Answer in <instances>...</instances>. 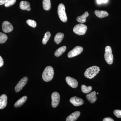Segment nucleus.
<instances>
[{
  "label": "nucleus",
  "mask_w": 121,
  "mask_h": 121,
  "mask_svg": "<svg viewBox=\"0 0 121 121\" xmlns=\"http://www.w3.org/2000/svg\"><path fill=\"white\" fill-rule=\"evenodd\" d=\"M54 75V70L53 68L50 66L47 67L42 74V78L44 81L49 82L52 80Z\"/></svg>",
  "instance_id": "nucleus-1"
},
{
  "label": "nucleus",
  "mask_w": 121,
  "mask_h": 121,
  "mask_svg": "<svg viewBox=\"0 0 121 121\" xmlns=\"http://www.w3.org/2000/svg\"><path fill=\"white\" fill-rule=\"evenodd\" d=\"M100 70V68L98 66L91 67L86 70L84 72V76L88 78H93L99 73Z\"/></svg>",
  "instance_id": "nucleus-2"
},
{
  "label": "nucleus",
  "mask_w": 121,
  "mask_h": 121,
  "mask_svg": "<svg viewBox=\"0 0 121 121\" xmlns=\"http://www.w3.org/2000/svg\"><path fill=\"white\" fill-rule=\"evenodd\" d=\"M104 58L106 62L108 64L111 65L113 61V56L112 53V49L110 47L107 46L105 48V53Z\"/></svg>",
  "instance_id": "nucleus-3"
},
{
  "label": "nucleus",
  "mask_w": 121,
  "mask_h": 121,
  "mask_svg": "<svg viewBox=\"0 0 121 121\" xmlns=\"http://www.w3.org/2000/svg\"><path fill=\"white\" fill-rule=\"evenodd\" d=\"M87 27L86 25L82 24L76 25L73 29L74 32L76 35H84L86 32Z\"/></svg>",
  "instance_id": "nucleus-4"
},
{
  "label": "nucleus",
  "mask_w": 121,
  "mask_h": 121,
  "mask_svg": "<svg viewBox=\"0 0 121 121\" xmlns=\"http://www.w3.org/2000/svg\"><path fill=\"white\" fill-rule=\"evenodd\" d=\"M58 13L59 17L61 21L63 22H66L67 21V16L65 12V7L63 4H60L59 5Z\"/></svg>",
  "instance_id": "nucleus-5"
},
{
  "label": "nucleus",
  "mask_w": 121,
  "mask_h": 121,
  "mask_svg": "<svg viewBox=\"0 0 121 121\" xmlns=\"http://www.w3.org/2000/svg\"><path fill=\"white\" fill-rule=\"evenodd\" d=\"M83 51V48L80 46H76L68 54V58H71L77 56L81 54Z\"/></svg>",
  "instance_id": "nucleus-6"
},
{
  "label": "nucleus",
  "mask_w": 121,
  "mask_h": 121,
  "mask_svg": "<svg viewBox=\"0 0 121 121\" xmlns=\"http://www.w3.org/2000/svg\"><path fill=\"white\" fill-rule=\"evenodd\" d=\"M52 105L53 108H56L58 106L60 100V95L58 92H54L52 95Z\"/></svg>",
  "instance_id": "nucleus-7"
},
{
  "label": "nucleus",
  "mask_w": 121,
  "mask_h": 121,
  "mask_svg": "<svg viewBox=\"0 0 121 121\" xmlns=\"http://www.w3.org/2000/svg\"><path fill=\"white\" fill-rule=\"evenodd\" d=\"M28 78L25 77L23 78L20 80L19 82L15 87V91L16 92L18 93L23 89L24 86H25L28 81Z\"/></svg>",
  "instance_id": "nucleus-8"
},
{
  "label": "nucleus",
  "mask_w": 121,
  "mask_h": 121,
  "mask_svg": "<svg viewBox=\"0 0 121 121\" xmlns=\"http://www.w3.org/2000/svg\"><path fill=\"white\" fill-rule=\"evenodd\" d=\"M2 29L5 33L11 32L13 30V27L10 22L5 21L2 25Z\"/></svg>",
  "instance_id": "nucleus-9"
},
{
  "label": "nucleus",
  "mask_w": 121,
  "mask_h": 121,
  "mask_svg": "<svg viewBox=\"0 0 121 121\" xmlns=\"http://www.w3.org/2000/svg\"><path fill=\"white\" fill-rule=\"evenodd\" d=\"M71 103L75 106H78L83 105L84 103V101L82 99L74 97L71 98L70 99Z\"/></svg>",
  "instance_id": "nucleus-10"
},
{
  "label": "nucleus",
  "mask_w": 121,
  "mask_h": 121,
  "mask_svg": "<svg viewBox=\"0 0 121 121\" xmlns=\"http://www.w3.org/2000/svg\"><path fill=\"white\" fill-rule=\"evenodd\" d=\"M66 80L67 84L72 88H75L78 86V82L75 79L67 76L66 78Z\"/></svg>",
  "instance_id": "nucleus-11"
},
{
  "label": "nucleus",
  "mask_w": 121,
  "mask_h": 121,
  "mask_svg": "<svg viewBox=\"0 0 121 121\" xmlns=\"http://www.w3.org/2000/svg\"><path fill=\"white\" fill-rule=\"evenodd\" d=\"M7 99V97L5 95H2L0 96V109H2L6 107Z\"/></svg>",
  "instance_id": "nucleus-12"
},
{
  "label": "nucleus",
  "mask_w": 121,
  "mask_h": 121,
  "mask_svg": "<svg viewBox=\"0 0 121 121\" xmlns=\"http://www.w3.org/2000/svg\"><path fill=\"white\" fill-rule=\"evenodd\" d=\"M80 112L79 111H76L72 113L67 117L66 119V121H76L80 116Z\"/></svg>",
  "instance_id": "nucleus-13"
},
{
  "label": "nucleus",
  "mask_w": 121,
  "mask_h": 121,
  "mask_svg": "<svg viewBox=\"0 0 121 121\" xmlns=\"http://www.w3.org/2000/svg\"><path fill=\"white\" fill-rule=\"evenodd\" d=\"M86 98L87 100L91 103H94L97 99L96 96V92L95 91H93L91 93L87 95Z\"/></svg>",
  "instance_id": "nucleus-14"
},
{
  "label": "nucleus",
  "mask_w": 121,
  "mask_h": 121,
  "mask_svg": "<svg viewBox=\"0 0 121 121\" xmlns=\"http://www.w3.org/2000/svg\"><path fill=\"white\" fill-rule=\"evenodd\" d=\"M20 8L22 10H27L28 11H30L31 9L30 3L27 1H22L20 2Z\"/></svg>",
  "instance_id": "nucleus-15"
},
{
  "label": "nucleus",
  "mask_w": 121,
  "mask_h": 121,
  "mask_svg": "<svg viewBox=\"0 0 121 121\" xmlns=\"http://www.w3.org/2000/svg\"><path fill=\"white\" fill-rule=\"evenodd\" d=\"M64 37V34L63 33H58L54 37V41L57 44H59L62 41Z\"/></svg>",
  "instance_id": "nucleus-16"
},
{
  "label": "nucleus",
  "mask_w": 121,
  "mask_h": 121,
  "mask_svg": "<svg viewBox=\"0 0 121 121\" xmlns=\"http://www.w3.org/2000/svg\"><path fill=\"white\" fill-rule=\"evenodd\" d=\"M89 16L88 12H86L82 16H78L76 20L79 23H84L86 22V18Z\"/></svg>",
  "instance_id": "nucleus-17"
},
{
  "label": "nucleus",
  "mask_w": 121,
  "mask_h": 121,
  "mask_svg": "<svg viewBox=\"0 0 121 121\" xmlns=\"http://www.w3.org/2000/svg\"><path fill=\"white\" fill-rule=\"evenodd\" d=\"M27 99V96H23L16 102L14 105V106L16 108L21 106L26 102Z\"/></svg>",
  "instance_id": "nucleus-18"
},
{
  "label": "nucleus",
  "mask_w": 121,
  "mask_h": 121,
  "mask_svg": "<svg viewBox=\"0 0 121 121\" xmlns=\"http://www.w3.org/2000/svg\"><path fill=\"white\" fill-rule=\"evenodd\" d=\"M95 13L97 17L99 18H102L108 16L109 14L106 11L95 10Z\"/></svg>",
  "instance_id": "nucleus-19"
},
{
  "label": "nucleus",
  "mask_w": 121,
  "mask_h": 121,
  "mask_svg": "<svg viewBox=\"0 0 121 121\" xmlns=\"http://www.w3.org/2000/svg\"><path fill=\"white\" fill-rule=\"evenodd\" d=\"M66 50V47L65 46H63L59 48L58 49H57L55 52V55L57 57L60 56L64 52H65Z\"/></svg>",
  "instance_id": "nucleus-20"
},
{
  "label": "nucleus",
  "mask_w": 121,
  "mask_h": 121,
  "mask_svg": "<svg viewBox=\"0 0 121 121\" xmlns=\"http://www.w3.org/2000/svg\"><path fill=\"white\" fill-rule=\"evenodd\" d=\"M43 7L46 11H48L51 8V3L50 0H43Z\"/></svg>",
  "instance_id": "nucleus-21"
},
{
  "label": "nucleus",
  "mask_w": 121,
  "mask_h": 121,
  "mask_svg": "<svg viewBox=\"0 0 121 121\" xmlns=\"http://www.w3.org/2000/svg\"><path fill=\"white\" fill-rule=\"evenodd\" d=\"M81 90L83 93L85 94H87L90 93L92 90V87L91 86H86L83 84L81 86Z\"/></svg>",
  "instance_id": "nucleus-22"
},
{
  "label": "nucleus",
  "mask_w": 121,
  "mask_h": 121,
  "mask_svg": "<svg viewBox=\"0 0 121 121\" xmlns=\"http://www.w3.org/2000/svg\"><path fill=\"white\" fill-rule=\"evenodd\" d=\"M51 34L50 32H47L45 33L44 36L42 40V43L43 44H45L49 40L50 37H51Z\"/></svg>",
  "instance_id": "nucleus-23"
},
{
  "label": "nucleus",
  "mask_w": 121,
  "mask_h": 121,
  "mask_svg": "<svg viewBox=\"0 0 121 121\" xmlns=\"http://www.w3.org/2000/svg\"><path fill=\"white\" fill-rule=\"evenodd\" d=\"M8 39V36L7 35L0 32V43H4Z\"/></svg>",
  "instance_id": "nucleus-24"
},
{
  "label": "nucleus",
  "mask_w": 121,
  "mask_h": 121,
  "mask_svg": "<svg viewBox=\"0 0 121 121\" xmlns=\"http://www.w3.org/2000/svg\"><path fill=\"white\" fill-rule=\"evenodd\" d=\"M26 23L29 26L33 28H35L37 25L36 22L32 20L28 19L26 21Z\"/></svg>",
  "instance_id": "nucleus-25"
},
{
  "label": "nucleus",
  "mask_w": 121,
  "mask_h": 121,
  "mask_svg": "<svg viewBox=\"0 0 121 121\" xmlns=\"http://www.w3.org/2000/svg\"><path fill=\"white\" fill-rule=\"evenodd\" d=\"M16 1V0H10L6 4H5V6L6 7H10L15 4Z\"/></svg>",
  "instance_id": "nucleus-26"
},
{
  "label": "nucleus",
  "mask_w": 121,
  "mask_h": 121,
  "mask_svg": "<svg viewBox=\"0 0 121 121\" xmlns=\"http://www.w3.org/2000/svg\"><path fill=\"white\" fill-rule=\"evenodd\" d=\"M114 114L116 117L118 118H121V110H114L113 112Z\"/></svg>",
  "instance_id": "nucleus-27"
},
{
  "label": "nucleus",
  "mask_w": 121,
  "mask_h": 121,
  "mask_svg": "<svg viewBox=\"0 0 121 121\" xmlns=\"http://www.w3.org/2000/svg\"><path fill=\"white\" fill-rule=\"evenodd\" d=\"M10 0H0V5H2L6 4Z\"/></svg>",
  "instance_id": "nucleus-28"
},
{
  "label": "nucleus",
  "mask_w": 121,
  "mask_h": 121,
  "mask_svg": "<svg viewBox=\"0 0 121 121\" xmlns=\"http://www.w3.org/2000/svg\"><path fill=\"white\" fill-rule=\"evenodd\" d=\"M4 64V61L3 59L1 56H0V67L3 66Z\"/></svg>",
  "instance_id": "nucleus-29"
},
{
  "label": "nucleus",
  "mask_w": 121,
  "mask_h": 121,
  "mask_svg": "<svg viewBox=\"0 0 121 121\" xmlns=\"http://www.w3.org/2000/svg\"><path fill=\"white\" fill-rule=\"evenodd\" d=\"M103 121H114V120L110 117L105 118L103 120Z\"/></svg>",
  "instance_id": "nucleus-30"
},
{
  "label": "nucleus",
  "mask_w": 121,
  "mask_h": 121,
  "mask_svg": "<svg viewBox=\"0 0 121 121\" xmlns=\"http://www.w3.org/2000/svg\"><path fill=\"white\" fill-rule=\"evenodd\" d=\"M97 2L99 4H100L103 3L102 0H97Z\"/></svg>",
  "instance_id": "nucleus-31"
},
{
  "label": "nucleus",
  "mask_w": 121,
  "mask_h": 121,
  "mask_svg": "<svg viewBox=\"0 0 121 121\" xmlns=\"http://www.w3.org/2000/svg\"><path fill=\"white\" fill-rule=\"evenodd\" d=\"M102 2L103 3H106L108 1V0H102Z\"/></svg>",
  "instance_id": "nucleus-32"
},
{
  "label": "nucleus",
  "mask_w": 121,
  "mask_h": 121,
  "mask_svg": "<svg viewBox=\"0 0 121 121\" xmlns=\"http://www.w3.org/2000/svg\"><path fill=\"white\" fill-rule=\"evenodd\" d=\"M97 95H98V94H99V93H97Z\"/></svg>",
  "instance_id": "nucleus-33"
}]
</instances>
